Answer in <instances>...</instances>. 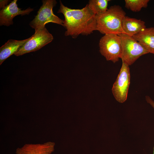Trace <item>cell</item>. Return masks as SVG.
Segmentation results:
<instances>
[{
    "mask_svg": "<svg viewBox=\"0 0 154 154\" xmlns=\"http://www.w3.org/2000/svg\"><path fill=\"white\" fill-rule=\"evenodd\" d=\"M146 100L154 109V101L148 96H145Z\"/></svg>",
    "mask_w": 154,
    "mask_h": 154,
    "instance_id": "15",
    "label": "cell"
},
{
    "mask_svg": "<svg viewBox=\"0 0 154 154\" xmlns=\"http://www.w3.org/2000/svg\"><path fill=\"white\" fill-rule=\"evenodd\" d=\"M109 0H91L88 4L92 11L96 14L106 11Z\"/></svg>",
    "mask_w": 154,
    "mask_h": 154,
    "instance_id": "13",
    "label": "cell"
},
{
    "mask_svg": "<svg viewBox=\"0 0 154 154\" xmlns=\"http://www.w3.org/2000/svg\"><path fill=\"white\" fill-rule=\"evenodd\" d=\"M53 39L52 35L45 27L35 31V33L14 54L18 56L36 51L51 42Z\"/></svg>",
    "mask_w": 154,
    "mask_h": 154,
    "instance_id": "7",
    "label": "cell"
},
{
    "mask_svg": "<svg viewBox=\"0 0 154 154\" xmlns=\"http://www.w3.org/2000/svg\"><path fill=\"white\" fill-rule=\"evenodd\" d=\"M145 23L141 19L125 16L122 20V27L124 33L132 37L146 28Z\"/></svg>",
    "mask_w": 154,
    "mask_h": 154,
    "instance_id": "12",
    "label": "cell"
},
{
    "mask_svg": "<svg viewBox=\"0 0 154 154\" xmlns=\"http://www.w3.org/2000/svg\"><path fill=\"white\" fill-rule=\"evenodd\" d=\"M58 13L64 17L65 35L76 38L80 34L87 35L96 30V14L88 4L81 9H73L64 6L60 1Z\"/></svg>",
    "mask_w": 154,
    "mask_h": 154,
    "instance_id": "1",
    "label": "cell"
},
{
    "mask_svg": "<svg viewBox=\"0 0 154 154\" xmlns=\"http://www.w3.org/2000/svg\"><path fill=\"white\" fill-rule=\"evenodd\" d=\"M121 68L112 88V92L116 100L123 103L127 99L130 84V74L129 66L122 61Z\"/></svg>",
    "mask_w": 154,
    "mask_h": 154,
    "instance_id": "6",
    "label": "cell"
},
{
    "mask_svg": "<svg viewBox=\"0 0 154 154\" xmlns=\"http://www.w3.org/2000/svg\"><path fill=\"white\" fill-rule=\"evenodd\" d=\"M30 38L22 40H9L0 48V65L7 58L16 52Z\"/></svg>",
    "mask_w": 154,
    "mask_h": 154,
    "instance_id": "11",
    "label": "cell"
},
{
    "mask_svg": "<svg viewBox=\"0 0 154 154\" xmlns=\"http://www.w3.org/2000/svg\"><path fill=\"white\" fill-rule=\"evenodd\" d=\"M17 0L12 1L9 5L3 8L0 11V25L9 26L13 24V19L16 16L29 15L33 11L29 7L24 10L18 7Z\"/></svg>",
    "mask_w": 154,
    "mask_h": 154,
    "instance_id": "8",
    "label": "cell"
},
{
    "mask_svg": "<svg viewBox=\"0 0 154 154\" xmlns=\"http://www.w3.org/2000/svg\"><path fill=\"white\" fill-rule=\"evenodd\" d=\"M153 154H154V148H153Z\"/></svg>",
    "mask_w": 154,
    "mask_h": 154,
    "instance_id": "17",
    "label": "cell"
},
{
    "mask_svg": "<svg viewBox=\"0 0 154 154\" xmlns=\"http://www.w3.org/2000/svg\"><path fill=\"white\" fill-rule=\"evenodd\" d=\"M10 1L4 0H0V9H2L3 7L7 6V3Z\"/></svg>",
    "mask_w": 154,
    "mask_h": 154,
    "instance_id": "16",
    "label": "cell"
},
{
    "mask_svg": "<svg viewBox=\"0 0 154 154\" xmlns=\"http://www.w3.org/2000/svg\"><path fill=\"white\" fill-rule=\"evenodd\" d=\"M40 7L35 18L29 23L31 27L35 31L45 28V25L53 23L64 27V20H62L53 13L52 9L57 2L55 0H43Z\"/></svg>",
    "mask_w": 154,
    "mask_h": 154,
    "instance_id": "3",
    "label": "cell"
},
{
    "mask_svg": "<svg viewBox=\"0 0 154 154\" xmlns=\"http://www.w3.org/2000/svg\"><path fill=\"white\" fill-rule=\"evenodd\" d=\"M125 14L121 7L114 5L105 12L96 15V30L105 35L124 33L122 23Z\"/></svg>",
    "mask_w": 154,
    "mask_h": 154,
    "instance_id": "2",
    "label": "cell"
},
{
    "mask_svg": "<svg viewBox=\"0 0 154 154\" xmlns=\"http://www.w3.org/2000/svg\"><path fill=\"white\" fill-rule=\"evenodd\" d=\"M55 143L48 142L42 144H26L17 149L16 154H51L54 150Z\"/></svg>",
    "mask_w": 154,
    "mask_h": 154,
    "instance_id": "9",
    "label": "cell"
},
{
    "mask_svg": "<svg viewBox=\"0 0 154 154\" xmlns=\"http://www.w3.org/2000/svg\"><path fill=\"white\" fill-rule=\"evenodd\" d=\"M125 7L133 12L140 11L142 8H146L149 0H125Z\"/></svg>",
    "mask_w": 154,
    "mask_h": 154,
    "instance_id": "14",
    "label": "cell"
},
{
    "mask_svg": "<svg viewBox=\"0 0 154 154\" xmlns=\"http://www.w3.org/2000/svg\"><path fill=\"white\" fill-rule=\"evenodd\" d=\"M132 37L149 53L154 54V27L146 28Z\"/></svg>",
    "mask_w": 154,
    "mask_h": 154,
    "instance_id": "10",
    "label": "cell"
},
{
    "mask_svg": "<svg viewBox=\"0 0 154 154\" xmlns=\"http://www.w3.org/2000/svg\"><path fill=\"white\" fill-rule=\"evenodd\" d=\"M121 40L122 52L121 58L129 66L141 56L148 53L147 50L132 37L125 33L118 35Z\"/></svg>",
    "mask_w": 154,
    "mask_h": 154,
    "instance_id": "4",
    "label": "cell"
},
{
    "mask_svg": "<svg viewBox=\"0 0 154 154\" xmlns=\"http://www.w3.org/2000/svg\"><path fill=\"white\" fill-rule=\"evenodd\" d=\"M99 46L100 52L107 61L115 63L121 58V43L119 35L114 34H105L100 39Z\"/></svg>",
    "mask_w": 154,
    "mask_h": 154,
    "instance_id": "5",
    "label": "cell"
}]
</instances>
